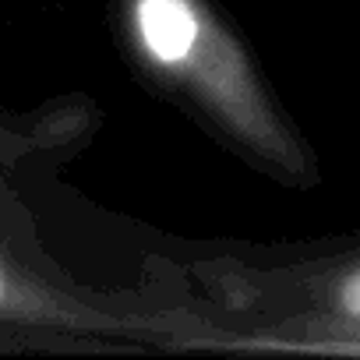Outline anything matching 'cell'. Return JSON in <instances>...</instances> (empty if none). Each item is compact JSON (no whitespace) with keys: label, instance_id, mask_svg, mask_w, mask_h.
<instances>
[{"label":"cell","instance_id":"obj_1","mask_svg":"<svg viewBox=\"0 0 360 360\" xmlns=\"http://www.w3.org/2000/svg\"><path fill=\"white\" fill-rule=\"evenodd\" d=\"M124 32L152 78L198 106L226 138L272 166H297L248 50L205 0H120Z\"/></svg>","mask_w":360,"mask_h":360},{"label":"cell","instance_id":"obj_2","mask_svg":"<svg viewBox=\"0 0 360 360\" xmlns=\"http://www.w3.org/2000/svg\"><path fill=\"white\" fill-rule=\"evenodd\" d=\"M0 328H64V332H124L138 328L134 318L85 307L36 279L8 248H0Z\"/></svg>","mask_w":360,"mask_h":360},{"label":"cell","instance_id":"obj_3","mask_svg":"<svg viewBox=\"0 0 360 360\" xmlns=\"http://www.w3.org/2000/svg\"><path fill=\"white\" fill-rule=\"evenodd\" d=\"M335 307H339L349 321L360 325V269H353L349 276L339 279V286H335Z\"/></svg>","mask_w":360,"mask_h":360}]
</instances>
